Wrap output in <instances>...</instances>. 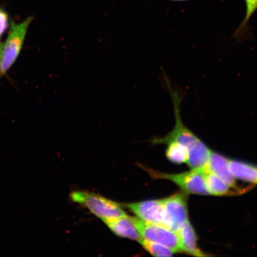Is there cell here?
<instances>
[{"label":"cell","instance_id":"cell-1","mask_svg":"<svg viewBox=\"0 0 257 257\" xmlns=\"http://www.w3.org/2000/svg\"><path fill=\"white\" fill-rule=\"evenodd\" d=\"M165 78L166 87L172 98L175 124L172 131L166 136L154 138L153 143L168 144L170 142H176L182 144L188 150L187 163L190 168L192 170H204L207 165L211 151L185 126L181 116L182 96L178 90L172 86L166 76Z\"/></svg>","mask_w":257,"mask_h":257},{"label":"cell","instance_id":"cell-2","mask_svg":"<svg viewBox=\"0 0 257 257\" xmlns=\"http://www.w3.org/2000/svg\"><path fill=\"white\" fill-rule=\"evenodd\" d=\"M72 201L88 208L102 220L126 216L120 204L101 195L86 191H76L70 195Z\"/></svg>","mask_w":257,"mask_h":257},{"label":"cell","instance_id":"cell-3","mask_svg":"<svg viewBox=\"0 0 257 257\" xmlns=\"http://www.w3.org/2000/svg\"><path fill=\"white\" fill-rule=\"evenodd\" d=\"M33 17L19 24L12 22L11 31L5 44H0V75H5L19 56L23 46L28 28Z\"/></svg>","mask_w":257,"mask_h":257},{"label":"cell","instance_id":"cell-4","mask_svg":"<svg viewBox=\"0 0 257 257\" xmlns=\"http://www.w3.org/2000/svg\"><path fill=\"white\" fill-rule=\"evenodd\" d=\"M154 179H166L174 182L182 191L189 194L210 195L205 185L204 170H192L178 174L161 173L138 164Z\"/></svg>","mask_w":257,"mask_h":257},{"label":"cell","instance_id":"cell-5","mask_svg":"<svg viewBox=\"0 0 257 257\" xmlns=\"http://www.w3.org/2000/svg\"><path fill=\"white\" fill-rule=\"evenodd\" d=\"M143 238L162 244L176 252H181L178 234L163 225L145 222L138 217H131Z\"/></svg>","mask_w":257,"mask_h":257},{"label":"cell","instance_id":"cell-6","mask_svg":"<svg viewBox=\"0 0 257 257\" xmlns=\"http://www.w3.org/2000/svg\"><path fill=\"white\" fill-rule=\"evenodd\" d=\"M163 226L176 232L188 220L187 197L183 193L163 199Z\"/></svg>","mask_w":257,"mask_h":257},{"label":"cell","instance_id":"cell-7","mask_svg":"<svg viewBox=\"0 0 257 257\" xmlns=\"http://www.w3.org/2000/svg\"><path fill=\"white\" fill-rule=\"evenodd\" d=\"M128 209L145 222L163 225L164 203L163 200H148L134 203L120 204Z\"/></svg>","mask_w":257,"mask_h":257},{"label":"cell","instance_id":"cell-8","mask_svg":"<svg viewBox=\"0 0 257 257\" xmlns=\"http://www.w3.org/2000/svg\"><path fill=\"white\" fill-rule=\"evenodd\" d=\"M229 159L219 154L211 152L207 165L204 170L216 175L223 181L231 188L235 189L239 194H242L247 189H240L237 186L236 179L230 172L229 165Z\"/></svg>","mask_w":257,"mask_h":257},{"label":"cell","instance_id":"cell-9","mask_svg":"<svg viewBox=\"0 0 257 257\" xmlns=\"http://www.w3.org/2000/svg\"><path fill=\"white\" fill-rule=\"evenodd\" d=\"M104 222L115 235L137 241L139 242L143 239L132 220L131 217H123L104 220Z\"/></svg>","mask_w":257,"mask_h":257},{"label":"cell","instance_id":"cell-10","mask_svg":"<svg viewBox=\"0 0 257 257\" xmlns=\"http://www.w3.org/2000/svg\"><path fill=\"white\" fill-rule=\"evenodd\" d=\"M181 252L195 256H205L209 255L202 251L197 245V237L194 228L188 221L184 226L177 231Z\"/></svg>","mask_w":257,"mask_h":257},{"label":"cell","instance_id":"cell-11","mask_svg":"<svg viewBox=\"0 0 257 257\" xmlns=\"http://www.w3.org/2000/svg\"><path fill=\"white\" fill-rule=\"evenodd\" d=\"M228 165L234 178L257 184V166L233 160H229Z\"/></svg>","mask_w":257,"mask_h":257},{"label":"cell","instance_id":"cell-12","mask_svg":"<svg viewBox=\"0 0 257 257\" xmlns=\"http://www.w3.org/2000/svg\"><path fill=\"white\" fill-rule=\"evenodd\" d=\"M205 185L210 195L223 196L237 195L233 192L230 186L226 184L217 176L204 170Z\"/></svg>","mask_w":257,"mask_h":257},{"label":"cell","instance_id":"cell-13","mask_svg":"<svg viewBox=\"0 0 257 257\" xmlns=\"http://www.w3.org/2000/svg\"><path fill=\"white\" fill-rule=\"evenodd\" d=\"M168 145L166 154L170 162L176 164L187 163L189 157L187 148L176 142H170Z\"/></svg>","mask_w":257,"mask_h":257},{"label":"cell","instance_id":"cell-14","mask_svg":"<svg viewBox=\"0 0 257 257\" xmlns=\"http://www.w3.org/2000/svg\"><path fill=\"white\" fill-rule=\"evenodd\" d=\"M244 1L246 6L245 16L239 27L234 32V37L237 39H240L244 37L247 31L250 19L257 10V0H244Z\"/></svg>","mask_w":257,"mask_h":257},{"label":"cell","instance_id":"cell-15","mask_svg":"<svg viewBox=\"0 0 257 257\" xmlns=\"http://www.w3.org/2000/svg\"><path fill=\"white\" fill-rule=\"evenodd\" d=\"M143 248L155 256H171L175 253L168 246L143 238L140 242Z\"/></svg>","mask_w":257,"mask_h":257},{"label":"cell","instance_id":"cell-16","mask_svg":"<svg viewBox=\"0 0 257 257\" xmlns=\"http://www.w3.org/2000/svg\"><path fill=\"white\" fill-rule=\"evenodd\" d=\"M9 16L6 12L0 9V36L8 27Z\"/></svg>","mask_w":257,"mask_h":257},{"label":"cell","instance_id":"cell-17","mask_svg":"<svg viewBox=\"0 0 257 257\" xmlns=\"http://www.w3.org/2000/svg\"><path fill=\"white\" fill-rule=\"evenodd\" d=\"M170 1L176 2H182L192 1V0H170Z\"/></svg>","mask_w":257,"mask_h":257}]
</instances>
